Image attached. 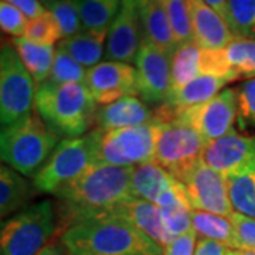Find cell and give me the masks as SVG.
Returning <instances> with one entry per match:
<instances>
[{"label":"cell","mask_w":255,"mask_h":255,"mask_svg":"<svg viewBox=\"0 0 255 255\" xmlns=\"http://www.w3.org/2000/svg\"><path fill=\"white\" fill-rule=\"evenodd\" d=\"M60 241L71 255H163V248L111 210L74 216Z\"/></svg>","instance_id":"obj_1"},{"label":"cell","mask_w":255,"mask_h":255,"mask_svg":"<svg viewBox=\"0 0 255 255\" xmlns=\"http://www.w3.org/2000/svg\"><path fill=\"white\" fill-rule=\"evenodd\" d=\"M133 167L92 164L55 197L67 206L70 221L81 213L115 209L136 199L132 189Z\"/></svg>","instance_id":"obj_2"},{"label":"cell","mask_w":255,"mask_h":255,"mask_svg":"<svg viewBox=\"0 0 255 255\" xmlns=\"http://www.w3.org/2000/svg\"><path fill=\"white\" fill-rule=\"evenodd\" d=\"M34 110L65 139L84 136L97 124V102L85 84H54L47 80L37 88Z\"/></svg>","instance_id":"obj_3"},{"label":"cell","mask_w":255,"mask_h":255,"mask_svg":"<svg viewBox=\"0 0 255 255\" xmlns=\"http://www.w3.org/2000/svg\"><path fill=\"white\" fill-rule=\"evenodd\" d=\"M60 137L37 112H31L26 118L1 127V160L20 174L34 179L61 142Z\"/></svg>","instance_id":"obj_4"},{"label":"cell","mask_w":255,"mask_h":255,"mask_svg":"<svg viewBox=\"0 0 255 255\" xmlns=\"http://www.w3.org/2000/svg\"><path fill=\"white\" fill-rule=\"evenodd\" d=\"M60 227L58 209L43 200L1 223L0 255H37L54 238Z\"/></svg>","instance_id":"obj_5"},{"label":"cell","mask_w":255,"mask_h":255,"mask_svg":"<svg viewBox=\"0 0 255 255\" xmlns=\"http://www.w3.org/2000/svg\"><path fill=\"white\" fill-rule=\"evenodd\" d=\"M95 136V164L132 167L155 162L159 121L114 130L92 129Z\"/></svg>","instance_id":"obj_6"},{"label":"cell","mask_w":255,"mask_h":255,"mask_svg":"<svg viewBox=\"0 0 255 255\" xmlns=\"http://www.w3.org/2000/svg\"><path fill=\"white\" fill-rule=\"evenodd\" d=\"M92 164H95V136L91 130L84 136L63 139L34 176L33 186L41 193L55 196Z\"/></svg>","instance_id":"obj_7"},{"label":"cell","mask_w":255,"mask_h":255,"mask_svg":"<svg viewBox=\"0 0 255 255\" xmlns=\"http://www.w3.org/2000/svg\"><path fill=\"white\" fill-rule=\"evenodd\" d=\"M36 82L10 43L0 51V121L7 127L26 118L34 108Z\"/></svg>","instance_id":"obj_8"},{"label":"cell","mask_w":255,"mask_h":255,"mask_svg":"<svg viewBox=\"0 0 255 255\" xmlns=\"http://www.w3.org/2000/svg\"><path fill=\"white\" fill-rule=\"evenodd\" d=\"M204 147L206 143L199 132L179 117L159 121L155 162L177 180H182L184 174L203 159Z\"/></svg>","instance_id":"obj_9"},{"label":"cell","mask_w":255,"mask_h":255,"mask_svg":"<svg viewBox=\"0 0 255 255\" xmlns=\"http://www.w3.org/2000/svg\"><path fill=\"white\" fill-rule=\"evenodd\" d=\"M174 115L190 124L207 146L234 129L238 115L237 88H226L204 104L174 111Z\"/></svg>","instance_id":"obj_10"},{"label":"cell","mask_w":255,"mask_h":255,"mask_svg":"<svg viewBox=\"0 0 255 255\" xmlns=\"http://www.w3.org/2000/svg\"><path fill=\"white\" fill-rule=\"evenodd\" d=\"M139 95L143 102L160 107L169 101L172 90V57L143 40L136 55Z\"/></svg>","instance_id":"obj_11"},{"label":"cell","mask_w":255,"mask_h":255,"mask_svg":"<svg viewBox=\"0 0 255 255\" xmlns=\"http://www.w3.org/2000/svg\"><path fill=\"white\" fill-rule=\"evenodd\" d=\"M183 183L193 210H203L230 217L234 209L228 196L227 177L216 172L201 159L184 174Z\"/></svg>","instance_id":"obj_12"},{"label":"cell","mask_w":255,"mask_h":255,"mask_svg":"<svg viewBox=\"0 0 255 255\" xmlns=\"http://www.w3.org/2000/svg\"><path fill=\"white\" fill-rule=\"evenodd\" d=\"M203 162L230 177L255 170V135H243L233 129L204 147Z\"/></svg>","instance_id":"obj_13"},{"label":"cell","mask_w":255,"mask_h":255,"mask_svg":"<svg viewBox=\"0 0 255 255\" xmlns=\"http://www.w3.org/2000/svg\"><path fill=\"white\" fill-rule=\"evenodd\" d=\"M132 189L136 199L153 203L160 209L180 203L190 204L183 183L156 162L133 167Z\"/></svg>","instance_id":"obj_14"},{"label":"cell","mask_w":255,"mask_h":255,"mask_svg":"<svg viewBox=\"0 0 255 255\" xmlns=\"http://www.w3.org/2000/svg\"><path fill=\"white\" fill-rule=\"evenodd\" d=\"M85 85L101 107L139 95L136 68L127 63L104 61L92 67L87 71Z\"/></svg>","instance_id":"obj_15"},{"label":"cell","mask_w":255,"mask_h":255,"mask_svg":"<svg viewBox=\"0 0 255 255\" xmlns=\"http://www.w3.org/2000/svg\"><path fill=\"white\" fill-rule=\"evenodd\" d=\"M143 40L137 0H122L121 9L111 24L107 37V61L135 63Z\"/></svg>","instance_id":"obj_16"},{"label":"cell","mask_w":255,"mask_h":255,"mask_svg":"<svg viewBox=\"0 0 255 255\" xmlns=\"http://www.w3.org/2000/svg\"><path fill=\"white\" fill-rule=\"evenodd\" d=\"M190 10L193 41L207 50H223L237 37L226 20L204 0H187Z\"/></svg>","instance_id":"obj_17"},{"label":"cell","mask_w":255,"mask_h":255,"mask_svg":"<svg viewBox=\"0 0 255 255\" xmlns=\"http://www.w3.org/2000/svg\"><path fill=\"white\" fill-rule=\"evenodd\" d=\"M155 119V111L136 97H124L97 111V125L101 130L140 127Z\"/></svg>","instance_id":"obj_18"},{"label":"cell","mask_w":255,"mask_h":255,"mask_svg":"<svg viewBox=\"0 0 255 255\" xmlns=\"http://www.w3.org/2000/svg\"><path fill=\"white\" fill-rule=\"evenodd\" d=\"M111 211L127 220L128 223H130L139 231L152 238L162 248H164L173 240V237L164 227L160 207H157L153 203H149L142 199H132L115 209H111Z\"/></svg>","instance_id":"obj_19"},{"label":"cell","mask_w":255,"mask_h":255,"mask_svg":"<svg viewBox=\"0 0 255 255\" xmlns=\"http://www.w3.org/2000/svg\"><path fill=\"white\" fill-rule=\"evenodd\" d=\"M137 6L146 41L155 44L164 53L173 57L179 46L170 20L160 0H137Z\"/></svg>","instance_id":"obj_20"},{"label":"cell","mask_w":255,"mask_h":255,"mask_svg":"<svg viewBox=\"0 0 255 255\" xmlns=\"http://www.w3.org/2000/svg\"><path fill=\"white\" fill-rule=\"evenodd\" d=\"M110 30L104 31H90L81 30L80 33L71 37L63 38L57 48L70 54L75 61L81 64L87 70L98 65L105 54L107 47V37Z\"/></svg>","instance_id":"obj_21"},{"label":"cell","mask_w":255,"mask_h":255,"mask_svg":"<svg viewBox=\"0 0 255 255\" xmlns=\"http://www.w3.org/2000/svg\"><path fill=\"white\" fill-rule=\"evenodd\" d=\"M33 190L28 182L16 170L1 164L0 167V216L1 219L26 209L33 197Z\"/></svg>","instance_id":"obj_22"},{"label":"cell","mask_w":255,"mask_h":255,"mask_svg":"<svg viewBox=\"0 0 255 255\" xmlns=\"http://www.w3.org/2000/svg\"><path fill=\"white\" fill-rule=\"evenodd\" d=\"M9 43L16 50V53L26 65L28 73L31 74L36 87L38 88L50 77L57 48H54V46L34 44L26 40L24 37H14Z\"/></svg>","instance_id":"obj_23"},{"label":"cell","mask_w":255,"mask_h":255,"mask_svg":"<svg viewBox=\"0 0 255 255\" xmlns=\"http://www.w3.org/2000/svg\"><path fill=\"white\" fill-rule=\"evenodd\" d=\"M230 84L227 78H220L214 75H200L196 80L189 82L180 91L173 94L166 105H169L174 111H183L200 105L214 98L217 94L224 90V87Z\"/></svg>","instance_id":"obj_24"},{"label":"cell","mask_w":255,"mask_h":255,"mask_svg":"<svg viewBox=\"0 0 255 255\" xmlns=\"http://www.w3.org/2000/svg\"><path fill=\"white\" fill-rule=\"evenodd\" d=\"M191 227L200 238L217 241L230 250H238L236 231L230 217L203 210H193Z\"/></svg>","instance_id":"obj_25"},{"label":"cell","mask_w":255,"mask_h":255,"mask_svg":"<svg viewBox=\"0 0 255 255\" xmlns=\"http://www.w3.org/2000/svg\"><path fill=\"white\" fill-rule=\"evenodd\" d=\"M201 75V47L194 41L180 44L172 57L170 97ZM169 97V98H170Z\"/></svg>","instance_id":"obj_26"},{"label":"cell","mask_w":255,"mask_h":255,"mask_svg":"<svg viewBox=\"0 0 255 255\" xmlns=\"http://www.w3.org/2000/svg\"><path fill=\"white\" fill-rule=\"evenodd\" d=\"M80 9L82 30L104 31L110 30L117 17L122 0H75Z\"/></svg>","instance_id":"obj_27"},{"label":"cell","mask_w":255,"mask_h":255,"mask_svg":"<svg viewBox=\"0 0 255 255\" xmlns=\"http://www.w3.org/2000/svg\"><path fill=\"white\" fill-rule=\"evenodd\" d=\"M228 196L234 211L255 219V170L227 177Z\"/></svg>","instance_id":"obj_28"},{"label":"cell","mask_w":255,"mask_h":255,"mask_svg":"<svg viewBox=\"0 0 255 255\" xmlns=\"http://www.w3.org/2000/svg\"><path fill=\"white\" fill-rule=\"evenodd\" d=\"M224 50L237 81L255 78V40L234 38Z\"/></svg>","instance_id":"obj_29"},{"label":"cell","mask_w":255,"mask_h":255,"mask_svg":"<svg viewBox=\"0 0 255 255\" xmlns=\"http://www.w3.org/2000/svg\"><path fill=\"white\" fill-rule=\"evenodd\" d=\"M227 24L237 38L255 40V0H228Z\"/></svg>","instance_id":"obj_30"},{"label":"cell","mask_w":255,"mask_h":255,"mask_svg":"<svg viewBox=\"0 0 255 255\" xmlns=\"http://www.w3.org/2000/svg\"><path fill=\"white\" fill-rule=\"evenodd\" d=\"M44 7L57 20L63 38L74 36L82 30L81 14L75 0H48L44 3Z\"/></svg>","instance_id":"obj_31"},{"label":"cell","mask_w":255,"mask_h":255,"mask_svg":"<svg viewBox=\"0 0 255 255\" xmlns=\"http://www.w3.org/2000/svg\"><path fill=\"white\" fill-rule=\"evenodd\" d=\"M24 38L40 46H54L58 40H63V33L55 17L47 10L41 16L28 20Z\"/></svg>","instance_id":"obj_32"},{"label":"cell","mask_w":255,"mask_h":255,"mask_svg":"<svg viewBox=\"0 0 255 255\" xmlns=\"http://www.w3.org/2000/svg\"><path fill=\"white\" fill-rule=\"evenodd\" d=\"M87 68L75 61L70 54L57 48L48 81L54 84H85Z\"/></svg>","instance_id":"obj_33"},{"label":"cell","mask_w":255,"mask_h":255,"mask_svg":"<svg viewBox=\"0 0 255 255\" xmlns=\"http://www.w3.org/2000/svg\"><path fill=\"white\" fill-rule=\"evenodd\" d=\"M173 28L177 46L193 41L190 10L187 0H160Z\"/></svg>","instance_id":"obj_34"},{"label":"cell","mask_w":255,"mask_h":255,"mask_svg":"<svg viewBox=\"0 0 255 255\" xmlns=\"http://www.w3.org/2000/svg\"><path fill=\"white\" fill-rule=\"evenodd\" d=\"M237 124L241 130L255 129V78L240 84Z\"/></svg>","instance_id":"obj_35"},{"label":"cell","mask_w":255,"mask_h":255,"mask_svg":"<svg viewBox=\"0 0 255 255\" xmlns=\"http://www.w3.org/2000/svg\"><path fill=\"white\" fill-rule=\"evenodd\" d=\"M191 206L189 203H180L160 209L164 227L173 238L190 231L191 228Z\"/></svg>","instance_id":"obj_36"},{"label":"cell","mask_w":255,"mask_h":255,"mask_svg":"<svg viewBox=\"0 0 255 255\" xmlns=\"http://www.w3.org/2000/svg\"><path fill=\"white\" fill-rule=\"evenodd\" d=\"M28 24V18L11 6L7 1H0V27L1 31L14 37H23L26 33V27Z\"/></svg>","instance_id":"obj_37"},{"label":"cell","mask_w":255,"mask_h":255,"mask_svg":"<svg viewBox=\"0 0 255 255\" xmlns=\"http://www.w3.org/2000/svg\"><path fill=\"white\" fill-rule=\"evenodd\" d=\"M230 220L234 226L238 250H247L255 253V219L243 216L234 211Z\"/></svg>","instance_id":"obj_38"},{"label":"cell","mask_w":255,"mask_h":255,"mask_svg":"<svg viewBox=\"0 0 255 255\" xmlns=\"http://www.w3.org/2000/svg\"><path fill=\"white\" fill-rule=\"evenodd\" d=\"M197 246V234L191 228L179 237L173 238L163 248V255H194Z\"/></svg>","instance_id":"obj_39"},{"label":"cell","mask_w":255,"mask_h":255,"mask_svg":"<svg viewBox=\"0 0 255 255\" xmlns=\"http://www.w3.org/2000/svg\"><path fill=\"white\" fill-rule=\"evenodd\" d=\"M3 1H7L11 6H14L28 20L38 17L47 11L46 7H44V3L41 0H3Z\"/></svg>","instance_id":"obj_40"},{"label":"cell","mask_w":255,"mask_h":255,"mask_svg":"<svg viewBox=\"0 0 255 255\" xmlns=\"http://www.w3.org/2000/svg\"><path fill=\"white\" fill-rule=\"evenodd\" d=\"M230 248L217 241L207 240V238H200L197 240L196 246V253L194 255H228Z\"/></svg>","instance_id":"obj_41"},{"label":"cell","mask_w":255,"mask_h":255,"mask_svg":"<svg viewBox=\"0 0 255 255\" xmlns=\"http://www.w3.org/2000/svg\"><path fill=\"white\" fill-rule=\"evenodd\" d=\"M37 255H71L67 248L61 244V241L58 243H53V244H48L46 248H43Z\"/></svg>","instance_id":"obj_42"},{"label":"cell","mask_w":255,"mask_h":255,"mask_svg":"<svg viewBox=\"0 0 255 255\" xmlns=\"http://www.w3.org/2000/svg\"><path fill=\"white\" fill-rule=\"evenodd\" d=\"M209 6H211L213 9L219 13L221 17L226 20L227 23L228 18V0H204Z\"/></svg>","instance_id":"obj_43"},{"label":"cell","mask_w":255,"mask_h":255,"mask_svg":"<svg viewBox=\"0 0 255 255\" xmlns=\"http://www.w3.org/2000/svg\"><path fill=\"white\" fill-rule=\"evenodd\" d=\"M228 255H255L254 251H247V250H230Z\"/></svg>","instance_id":"obj_44"},{"label":"cell","mask_w":255,"mask_h":255,"mask_svg":"<svg viewBox=\"0 0 255 255\" xmlns=\"http://www.w3.org/2000/svg\"><path fill=\"white\" fill-rule=\"evenodd\" d=\"M41 1H43V3H46V1H48V0H41Z\"/></svg>","instance_id":"obj_45"}]
</instances>
